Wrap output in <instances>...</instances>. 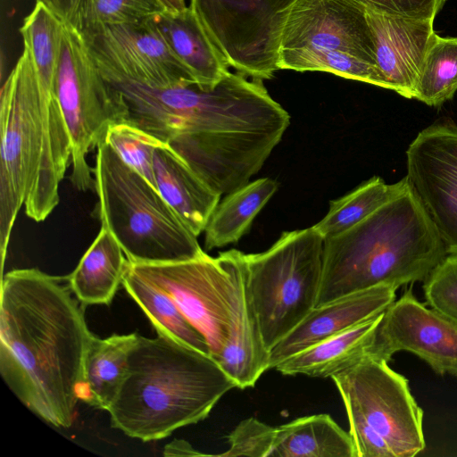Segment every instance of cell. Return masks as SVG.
<instances>
[{"label": "cell", "instance_id": "1", "mask_svg": "<svg viewBox=\"0 0 457 457\" xmlns=\"http://www.w3.org/2000/svg\"><path fill=\"white\" fill-rule=\"evenodd\" d=\"M68 276L38 269L2 275L0 373L15 396L48 424L76 416L87 349L94 336Z\"/></svg>", "mask_w": 457, "mask_h": 457}, {"label": "cell", "instance_id": "2", "mask_svg": "<svg viewBox=\"0 0 457 457\" xmlns=\"http://www.w3.org/2000/svg\"><path fill=\"white\" fill-rule=\"evenodd\" d=\"M147 122L155 137L222 195L262 169L290 115L262 81L228 71L212 87L194 83L156 90Z\"/></svg>", "mask_w": 457, "mask_h": 457}, {"label": "cell", "instance_id": "3", "mask_svg": "<svg viewBox=\"0 0 457 457\" xmlns=\"http://www.w3.org/2000/svg\"><path fill=\"white\" fill-rule=\"evenodd\" d=\"M236 387L208 353L170 337H138L127 374L108 409L112 428L144 442L206 419Z\"/></svg>", "mask_w": 457, "mask_h": 457}, {"label": "cell", "instance_id": "4", "mask_svg": "<svg viewBox=\"0 0 457 457\" xmlns=\"http://www.w3.org/2000/svg\"><path fill=\"white\" fill-rule=\"evenodd\" d=\"M445 245L409 184L361 222L324 239L316 306L388 285L424 280L446 256Z\"/></svg>", "mask_w": 457, "mask_h": 457}, {"label": "cell", "instance_id": "5", "mask_svg": "<svg viewBox=\"0 0 457 457\" xmlns=\"http://www.w3.org/2000/svg\"><path fill=\"white\" fill-rule=\"evenodd\" d=\"M98 202L95 215L136 262H170L205 252L197 237L145 179L103 140L93 169Z\"/></svg>", "mask_w": 457, "mask_h": 457}, {"label": "cell", "instance_id": "6", "mask_svg": "<svg viewBox=\"0 0 457 457\" xmlns=\"http://www.w3.org/2000/svg\"><path fill=\"white\" fill-rule=\"evenodd\" d=\"M278 69L325 71L386 88L366 11L351 0H297L282 32Z\"/></svg>", "mask_w": 457, "mask_h": 457}, {"label": "cell", "instance_id": "7", "mask_svg": "<svg viewBox=\"0 0 457 457\" xmlns=\"http://www.w3.org/2000/svg\"><path fill=\"white\" fill-rule=\"evenodd\" d=\"M323 245L312 226L283 232L264 252L244 253L247 295L269 351L316 306Z\"/></svg>", "mask_w": 457, "mask_h": 457}, {"label": "cell", "instance_id": "8", "mask_svg": "<svg viewBox=\"0 0 457 457\" xmlns=\"http://www.w3.org/2000/svg\"><path fill=\"white\" fill-rule=\"evenodd\" d=\"M128 265L165 291L187 320L203 335L217 361L227 345L245 295L244 253L230 249L212 257Z\"/></svg>", "mask_w": 457, "mask_h": 457}, {"label": "cell", "instance_id": "9", "mask_svg": "<svg viewBox=\"0 0 457 457\" xmlns=\"http://www.w3.org/2000/svg\"><path fill=\"white\" fill-rule=\"evenodd\" d=\"M56 98L71 144V180L79 191L95 190L87 155L104 139L107 128L127 122L121 94L104 77L82 34L65 23L54 78Z\"/></svg>", "mask_w": 457, "mask_h": 457}, {"label": "cell", "instance_id": "10", "mask_svg": "<svg viewBox=\"0 0 457 457\" xmlns=\"http://www.w3.org/2000/svg\"><path fill=\"white\" fill-rule=\"evenodd\" d=\"M0 253L3 274L12 230L34 181L41 150L40 82L31 55L22 54L0 96Z\"/></svg>", "mask_w": 457, "mask_h": 457}, {"label": "cell", "instance_id": "11", "mask_svg": "<svg viewBox=\"0 0 457 457\" xmlns=\"http://www.w3.org/2000/svg\"><path fill=\"white\" fill-rule=\"evenodd\" d=\"M297 0H190L227 64L262 81L278 69L282 32Z\"/></svg>", "mask_w": 457, "mask_h": 457}, {"label": "cell", "instance_id": "12", "mask_svg": "<svg viewBox=\"0 0 457 457\" xmlns=\"http://www.w3.org/2000/svg\"><path fill=\"white\" fill-rule=\"evenodd\" d=\"M330 378L346 413L360 417L378 433L395 457H413L425 449L423 411L408 379L387 361L366 357Z\"/></svg>", "mask_w": 457, "mask_h": 457}, {"label": "cell", "instance_id": "13", "mask_svg": "<svg viewBox=\"0 0 457 457\" xmlns=\"http://www.w3.org/2000/svg\"><path fill=\"white\" fill-rule=\"evenodd\" d=\"M80 33L101 68L154 88L195 83L172 54L154 18Z\"/></svg>", "mask_w": 457, "mask_h": 457}, {"label": "cell", "instance_id": "14", "mask_svg": "<svg viewBox=\"0 0 457 457\" xmlns=\"http://www.w3.org/2000/svg\"><path fill=\"white\" fill-rule=\"evenodd\" d=\"M405 179L432 220L447 253L457 254V125L421 130L407 151Z\"/></svg>", "mask_w": 457, "mask_h": 457}, {"label": "cell", "instance_id": "15", "mask_svg": "<svg viewBox=\"0 0 457 457\" xmlns=\"http://www.w3.org/2000/svg\"><path fill=\"white\" fill-rule=\"evenodd\" d=\"M400 351L417 355L440 375L457 378V325L420 303L411 289L388 306L376 330L375 358L388 362Z\"/></svg>", "mask_w": 457, "mask_h": 457}, {"label": "cell", "instance_id": "16", "mask_svg": "<svg viewBox=\"0 0 457 457\" xmlns=\"http://www.w3.org/2000/svg\"><path fill=\"white\" fill-rule=\"evenodd\" d=\"M376 66L386 88L413 98L425 55L436 35L433 20H417L365 10Z\"/></svg>", "mask_w": 457, "mask_h": 457}, {"label": "cell", "instance_id": "17", "mask_svg": "<svg viewBox=\"0 0 457 457\" xmlns=\"http://www.w3.org/2000/svg\"><path fill=\"white\" fill-rule=\"evenodd\" d=\"M396 288L379 285L315 306L269 351V368L363 320L384 312L395 300Z\"/></svg>", "mask_w": 457, "mask_h": 457}, {"label": "cell", "instance_id": "18", "mask_svg": "<svg viewBox=\"0 0 457 457\" xmlns=\"http://www.w3.org/2000/svg\"><path fill=\"white\" fill-rule=\"evenodd\" d=\"M153 169L161 195L198 237L204 232L221 195L209 187L168 143L154 150Z\"/></svg>", "mask_w": 457, "mask_h": 457}, {"label": "cell", "instance_id": "19", "mask_svg": "<svg viewBox=\"0 0 457 457\" xmlns=\"http://www.w3.org/2000/svg\"><path fill=\"white\" fill-rule=\"evenodd\" d=\"M383 312L312 345L278 363L282 375L331 378L366 357H374L376 330Z\"/></svg>", "mask_w": 457, "mask_h": 457}, {"label": "cell", "instance_id": "20", "mask_svg": "<svg viewBox=\"0 0 457 457\" xmlns=\"http://www.w3.org/2000/svg\"><path fill=\"white\" fill-rule=\"evenodd\" d=\"M154 21L172 54L199 87H212L229 71L225 59L189 6L179 12L165 11Z\"/></svg>", "mask_w": 457, "mask_h": 457}, {"label": "cell", "instance_id": "21", "mask_svg": "<svg viewBox=\"0 0 457 457\" xmlns=\"http://www.w3.org/2000/svg\"><path fill=\"white\" fill-rule=\"evenodd\" d=\"M139 335L92 337L87 349L79 399L87 404L108 411L125 379L129 358Z\"/></svg>", "mask_w": 457, "mask_h": 457}, {"label": "cell", "instance_id": "22", "mask_svg": "<svg viewBox=\"0 0 457 457\" xmlns=\"http://www.w3.org/2000/svg\"><path fill=\"white\" fill-rule=\"evenodd\" d=\"M128 258L121 246L104 227L68 276L69 286L87 305H109L122 285Z\"/></svg>", "mask_w": 457, "mask_h": 457}, {"label": "cell", "instance_id": "23", "mask_svg": "<svg viewBox=\"0 0 457 457\" xmlns=\"http://www.w3.org/2000/svg\"><path fill=\"white\" fill-rule=\"evenodd\" d=\"M273 457H357L349 434L328 414L301 417L277 427Z\"/></svg>", "mask_w": 457, "mask_h": 457}, {"label": "cell", "instance_id": "24", "mask_svg": "<svg viewBox=\"0 0 457 457\" xmlns=\"http://www.w3.org/2000/svg\"><path fill=\"white\" fill-rule=\"evenodd\" d=\"M278 189L276 180L261 178L226 194L204 230L205 250L237 242Z\"/></svg>", "mask_w": 457, "mask_h": 457}, {"label": "cell", "instance_id": "25", "mask_svg": "<svg viewBox=\"0 0 457 457\" xmlns=\"http://www.w3.org/2000/svg\"><path fill=\"white\" fill-rule=\"evenodd\" d=\"M122 286L145 312L158 334L184 343L205 353L209 347L203 335L187 320L171 297L126 264Z\"/></svg>", "mask_w": 457, "mask_h": 457}, {"label": "cell", "instance_id": "26", "mask_svg": "<svg viewBox=\"0 0 457 457\" xmlns=\"http://www.w3.org/2000/svg\"><path fill=\"white\" fill-rule=\"evenodd\" d=\"M408 186L405 177L386 184L375 176L346 195L330 201L328 213L313 227L325 238L340 234L363 220Z\"/></svg>", "mask_w": 457, "mask_h": 457}, {"label": "cell", "instance_id": "27", "mask_svg": "<svg viewBox=\"0 0 457 457\" xmlns=\"http://www.w3.org/2000/svg\"><path fill=\"white\" fill-rule=\"evenodd\" d=\"M65 23L44 4L36 3L20 32L29 52L41 84L54 88Z\"/></svg>", "mask_w": 457, "mask_h": 457}, {"label": "cell", "instance_id": "28", "mask_svg": "<svg viewBox=\"0 0 457 457\" xmlns=\"http://www.w3.org/2000/svg\"><path fill=\"white\" fill-rule=\"evenodd\" d=\"M457 91V37L436 33L421 65L413 98L439 106Z\"/></svg>", "mask_w": 457, "mask_h": 457}, {"label": "cell", "instance_id": "29", "mask_svg": "<svg viewBox=\"0 0 457 457\" xmlns=\"http://www.w3.org/2000/svg\"><path fill=\"white\" fill-rule=\"evenodd\" d=\"M165 11L159 0H80L71 25L85 32L153 19Z\"/></svg>", "mask_w": 457, "mask_h": 457}, {"label": "cell", "instance_id": "30", "mask_svg": "<svg viewBox=\"0 0 457 457\" xmlns=\"http://www.w3.org/2000/svg\"><path fill=\"white\" fill-rule=\"evenodd\" d=\"M104 141L129 167L157 189L153 169L154 153L165 142L129 122L111 124Z\"/></svg>", "mask_w": 457, "mask_h": 457}, {"label": "cell", "instance_id": "31", "mask_svg": "<svg viewBox=\"0 0 457 457\" xmlns=\"http://www.w3.org/2000/svg\"><path fill=\"white\" fill-rule=\"evenodd\" d=\"M427 303L457 325V254L446 255L424 279Z\"/></svg>", "mask_w": 457, "mask_h": 457}, {"label": "cell", "instance_id": "32", "mask_svg": "<svg viewBox=\"0 0 457 457\" xmlns=\"http://www.w3.org/2000/svg\"><path fill=\"white\" fill-rule=\"evenodd\" d=\"M276 430L277 427L270 426L253 417L243 420L228 436V450L213 456L269 457Z\"/></svg>", "mask_w": 457, "mask_h": 457}, {"label": "cell", "instance_id": "33", "mask_svg": "<svg viewBox=\"0 0 457 457\" xmlns=\"http://www.w3.org/2000/svg\"><path fill=\"white\" fill-rule=\"evenodd\" d=\"M365 10L417 20H435L446 0H351Z\"/></svg>", "mask_w": 457, "mask_h": 457}, {"label": "cell", "instance_id": "34", "mask_svg": "<svg viewBox=\"0 0 457 457\" xmlns=\"http://www.w3.org/2000/svg\"><path fill=\"white\" fill-rule=\"evenodd\" d=\"M357 457H395L385 439L360 417L347 413Z\"/></svg>", "mask_w": 457, "mask_h": 457}, {"label": "cell", "instance_id": "35", "mask_svg": "<svg viewBox=\"0 0 457 457\" xmlns=\"http://www.w3.org/2000/svg\"><path fill=\"white\" fill-rule=\"evenodd\" d=\"M80 0H36L44 4L64 23H72Z\"/></svg>", "mask_w": 457, "mask_h": 457}, {"label": "cell", "instance_id": "36", "mask_svg": "<svg viewBox=\"0 0 457 457\" xmlns=\"http://www.w3.org/2000/svg\"><path fill=\"white\" fill-rule=\"evenodd\" d=\"M163 450L165 456H212L195 450L188 442L181 439L173 440Z\"/></svg>", "mask_w": 457, "mask_h": 457}, {"label": "cell", "instance_id": "37", "mask_svg": "<svg viewBox=\"0 0 457 457\" xmlns=\"http://www.w3.org/2000/svg\"><path fill=\"white\" fill-rule=\"evenodd\" d=\"M169 12H179L186 9V0H159Z\"/></svg>", "mask_w": 457, "mask_h": 457}]
</instances>
